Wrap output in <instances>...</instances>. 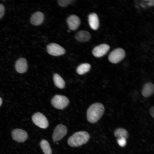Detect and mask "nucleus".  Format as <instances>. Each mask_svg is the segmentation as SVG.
I'll use <instances>...</instances> for the list:
<instances>
[{
    "instance_id": "f257e3e1",
    "label": "nucleus",
    "mask_w": 154,
    "mask_h": 154,
    "mask_svg": "<svg viewBox=\"0 0 154 154\" xmlns=\"http://www.w3.org/2000/svg\"><path fill=\"white\" fill-rule=\"evenodd\" d=\"M104 109V106L100 103H97L92 105L87 111L88 121L92 123L97 122L103 114Z\"/></svg>"
},
{
    "instance_id": "f03ea898",
    "label": "nucleus",
    "mask_w": 154,
    "mask_h": 154,
    "mask_svg": "<svg viewBox=\"0 0 154 154\" xmlns=\"http://www.w3.org/2000/svg\"><path fill=\"white\" fill-rule=\"evenodd\" d=\"M90 135L85 131L76 132L70 136L68 140V143L70 146L75 147L86 143L89 140Z\"/></svg>"
},
{
    "instance_id": "7ed1b4c3",
    "label": "nucleus",
    "mask_w": 154,
    "mask_h": 154,
    "mask_svg": "<svg viewBox=\"0 0 154 154\" xmlns=\"http://www.w3.org/2000/svg\"><path fill=\"white\" fill-rule=\"evenodd\" d=\"M52 105L55 108L62 109L66 107L69 103L68 99L66 97L59 95H55L51 100Z\"/></svg>"
},
{
    "instance_id": "20e7f679",
    "label": "nucleus",
    "mask_w": 154,
    "mask_h": 154,
    "mask_svg": "<svg viewBox=\"0 0 154 154\" xmlns=\"http://www.w3.org/2000/svg\"><path fill=\"white\" fill-rule=\"evenodd\" d=\"M32 119L33 123L40 128L46 129L48 126V122L46 117L39 112L35 113L33 116Z\"/></svg>"
},
{
    "instance_id": "39448f33",
    "label": "nucleus",
    "mask_w": 154,
    "mask_h": 154,
    "mask_svg": "<svg viewBox=\"0 0 154 154\" xmlns=\"http://www.w3.org/2000/svg\"><path fill=\"white\" fill-rule=\"evenodd\" d=\"M125 52L121 48L116 49L110 54L108 58L109 61L113 63H117L125 57Z\"/></svg>"
},
{
    "instance_id": "423d86ee",
    "label": "nucleus",
    "mask_w": 154,
    "mask_h": 154,
    "mask_svg": "<svg viewBox=\"0 0 154 154\" xmlns=\"http://www.w3.org/2000/svg\"><path fill=\"white\" fill-rule=\"evenodd\" d=\"M47 52L51 55L58 56L62 55L65 53V50L62 47L55 43H51L46 47Z\"/></svg>"
},
{
    "instance_id": "0eeeda50",
    "label": "nucleus",
    "mask_w": 154,
    "mask_h": 154,
    "mask_svg": "<svg viewBox=\"0 0 154 154\" xmlns=\"http://www.w3.org/2000/svg\"><path fill=\"white\" fill-rule=\"evenodd\" d=\"M67 129L64 125L60 124L58 125L54 129L52 139L54 141L61 139L67 134Z\"/></svg>"
},
{
    "instance_id": "6e6552de",
    "label": "nucleus",
    "mask_w": 154,
    "mask_h": 154,
    "mask_svg": "<svg viewBox=\"0 0 154 154\" xmlns=\"http://www.w3.org/2000/svg\"><path fill=\"white\" fill-rule=\"evenodd\" d=\"M12 136L14 140L19 142L25 141L28 136L27 132L20 129H14L12 132Z\"/></svg>"
},
{
    "instance_id": "1a4fd4ad",
    "label": "nucleus",
    "mask_w": 154,
    "mask_h": 154,
    "mask_svg": "<svg viewBox=\"0 0 154 154\" xmlns=\"http://www.w3.org/2000/svg\"><path fill=\"white\" fill-rule=\"evenodd\" d=\"M110 48V46L107 44H101L94 48L92 50V53L95 57H100L106 54Z\"/></svg>"
},
{
    "instance_id": "9d476101",
    "label": "nucleus",
    "mask_w": 154,
    "mask_h": 154,
    "mask_svg": "<svg viewBox=\"0 0 154 154\" xmlns=\"http://www.w3.org/2000/svg\"><path fill=\"white\" fill-rule=\"evenodd\" d=\"M67 22L69 28L71 30L75 31L79 26L80 24V20L77 16L71 15L68 17Z\"/></svg>"
},
{
    "instance_id": "9b49d317",
    "label": "nucleus",
    "mask_w": 154,
    "mask_h": 154,
    "mask_svg": "<svg viewBox=\"0 0 154 154\" xmlns=\"http://www.w3.org/2000/svg\"><path fill=\"white\" fill-rule=\"evenodd\" d=\"M27 64L26 59L21 58L17 60L15 63V68L17 72L20 73L25 72L27 68Z\"/></svg>"
},
{
    "instance_id": "f8f14e48",
    "label": "nucleus",
    "mask_w": 154,
    "mask_h": 154,
    "mask_svg": "<svg viewBox=\"0 0 154 154\" xmlns=\"http://www.w3.org/2000/svg\"><path fill=\"white\" fill-rule=\"evenodd\" d=\"M44 16L43 14L40 11H37L34 13L31 16L30 22L34 25L37 26L41 24L43 21Z\"/></svg>"
},
{
    "instance_id": "ddd939ff",
    "label": "nucleus",
    "mask_w": 154,
    "mask_h": 154,
    "mask_svg": "<svg viewBox=\"0 0 154 154\" xmlns=\"http://www.w3.org/2000/svg\"><path fill=\"white\" fill-rule=\"evenodd\" d=\"M88 21L90 27L92 29L95 30L98 29L99 25V20L96 13H92L89 15Z\"/></svg>"
},
{
    "instance_id": "4468645a",
    "label": "nucleus",
    "mask_w": 154,
    "mask_h": 154,
    "mask_svg": "<svg viewBox=\"0 0 154 154\" xmlns=\"http://www.w3.org/2000/svg\"><path fill=\"white\" fill-rule=\"evenodd\" d=\"M91 37V35L90 33L85 30L79 31L75 36V38L76 40L81 42H85L88 41Z\"/></svg>"
},
{
    "instance_id": "2eb2a0df",
    "label": "nucleus",
    "mask_w": 154,
    "mask_h": 154,
    "mask_svg": "<svg viewBox=\"0 0 154 154\" xmlns=\"http://www.w3.org/2000/svg\"><path fill=\"white\" fill-rule=\"evenodd\" d=\"M154 90L153 84L151 82H148L144 85L141 93L144 97H148L152 94L154 92Z\"/></svg>"
},
{
    "instance_id": "dca6fc26",
    "label": "nucleus",
    "mask_w": 154,
    "mask_h": 154,
    "mask_svg": "<svg viewBox=\"0 0 154 154\" xmlns=\"http://www.w3.org/2000/svg\"><path fill=\"white\" fill-rule=\"evenodd\" d=\"M114 135L118 139L124 138L126 139L129 136V133L126 130L120 128H117L115 130Z\"/></svg>"
},
{
    "instance_id": "f3484780",
    "label": "nucleus",
    "mask_w": 154,
    "mask_h": 154,
    "mask_svg": "<svg viewBox=\"0 0 154 154\" xmlns=\"http://www.w3.org/2000/svg\"><path fill=\"white\" fill-rule=\"evenodd\" d=\"M53 81L55 86L60 89L64 88L65 82L64 80L58 74H55L53 76Z\"/></svg>"
},
{
    "instance_id": "a211bd4d",
    "label": "nucleus",
    "mask_w": 154,
    "mask_h": 154,
    "mask_svg": "<svg viewBox=\"0 0 154 154\" xmlns=\"http://www.w3.org/2000/svg\"><path fill=\"white\" fill-rule=\"evenodd\" d=\"M40 147L45 154H52V150L48 141L45 139L42 140L40 143Z\"/></svg>"
},
{
    "instance_id": "6ab92c4d",
    "label": "nucleus",
    "mask_w": 154,
    "mask_h": 154,
    "mask_svg": "<svg viewBox=\"0 0 154 154\" xmlns=\"http://www.w3.org/2000/svg\"><path fill=\"white\" fill-rule=\"evenodd\" d=\"M91 68V65L87 63H83L79 65L76 70L77 72L80 75H82L88 72Z\"/></svg>"
},
{
    "instance_id": "aec40b11",
    "label": "nucleus",
    "mask_w": 154,
    "mask_h": 154,
    "mask_svg": "<svg viewBox=\"0 0 154 154\" xmlns=\"http://www.w3.org/2000/svg\"><path fill=\"white\" fill-rule=\"evenodd\" d=\"M72 1L70 0H59L58 1V3L60 6L64 7L68 5Z\"/></svg>"
},
{
    "instance_id": "412c9836",
    "label": "nucleus",
    "mask_w": 154,
    "mask_h": 154,
    "mask_svg": "<svg viewBox=\"0 0 154 154\" xmlns=\"http://www.w3.org/2000/svg\"><path fill=\"white\" fill-rule=\"evenodd\" d=\"M117 142L120 146L123 147L126 144V140L124 138L118 139L117 140Z\"/></svg>"
},
{
    "instance_id": "4be33fe9",
    "label": "nucleus",
    "mask_w": 154,
    "mask_h": 154,
    "mask_svg": "<svg viewBox=\"0 0 154 154\" xmlns=\"http://www.w3.org/2000/svg\"><path fill=\"white\" fill-rule=\"evenodd\" d=\"M5 11V8L4 6L2 4L0 3V19L3 16Z\"/></svg>"
},
{
    "instance_id": "5701e85b",
    "label": "nucleus",
    "mask_w": 154,
    "mask_h": 154,
    "mask_svg": "<svg viewBox=\"0 0 154 154\" xmlns=\"http://www.w3.org/2000/svg\"><path fill=\"white\" fill-rule=\"evenodd\" d=\"M150 112L151 116L153 118L154 116V107L153 106L150 109Z\"/></svg>"
},
{
    "instance_id": "b1692460",
    "label": "nucleus",
    "mask_w": 154,
    "mask_h": 154,
    "mask_svg": "<svg viewBox=\"0 0 154 154\" xmlns=\"http://www.w3.org/2000/svg\"><path fill=\"white\" fill-rule=\"evenodd\" d=\"M153 0L149 1L148 3V5L150 6L153 5H154V1L152 2Z\"/></svg>"
},
{
    "instance_id": "393cba45",
    "label": "nucleus",
    "mask_w": 154,
    "mask_h": 154,
    "mask_svg": "<svg viewBox=\"0 0 154 154\" xmlns=\"http://www.w3.org/2000/svg\"><path fill=\"white\" fill-rule=\"evenodd\" d=\"M2 100L1 98L0 97V106H1L2 104Z\"/></svg>"
}]
</instances>
